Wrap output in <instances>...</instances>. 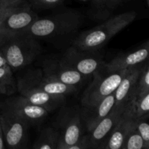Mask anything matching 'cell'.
<instances>
[{
	"label": "cell",
	"mask_w": 149,
	"mask_h": 149,
	"mask_svg": "<svg viewBox=\"0 0 149 149\" xmlns=\"http://www.w3.org/2000/svg\"><path fill=\"white\" fill-rule=\"evenodd\" d=\"M114 103V93H113L93 106H81L80 108L81 116L86 132L92 130L111 111Z\"/></svg>",
	"instance_id": "obj_14"
},
{
	"label": "cell",
	"mask_w": 149,
	"mask_h": 149,
	"mask_svg": "<svg viewBox=\"0 0 149 149\" xmlns=\"http://www.w3.org/2000/svg\"><path fill=\"white\" fill-rule=\"evenodd\" d=\"M59 140V130L55 127H47L42 130L32 148L34 149H57Z\"/></svg>",
	"instance_id": "obj_19"
},
{
	"label": "cell",
	"mask_w": 149,
	"mask_h": 149,
	"mask_svg": "<svg viewBox=\"0 0 149 149\" xmlns=\"http://www.w3.org/2000/svg\"><path fill=\"white\" fill-rule=\"evenodd\" d=\"M25 77L32 84L49 94L66 97L77 91V88L75 86L65 84L55 79L47 77L42 74V70H36L29 72Z\"/></svg>",
	"instance_id": "obj_15"
},
{
	"label": "cell",
	"mask_w": 149,
	"mask_h": 149,
	"mask_svg": "<svg viewBox=\"0 0 149 149\" xmlns=\"http://www.w3.org/2000/svg\"><path fill=\"white\" fill-rule=\"evenodd\" d=\"M41 52L37 39L26 32L15 36L0 47V52L13 71L31 63Z\"/></svg>",
	"instance_id": "obj_3"
},
{
	"label": "cell",
	"mask_w": 149,
	"mask_h": 149,
	"mask_svg": "<svg viewBox=\"0 0 149 149\" xmlns=\"http://www.w3.org/2000/svg\"><path fill=\"white\" fill-rule=\"evenodd\" d=\"M149 93L141 97H134L125 105L122 115L133 120L148 115Z\"/></svg>",
	"instance_id": "obj_18"
},
{
	"label": "cell",
	"mask_w": 149,
	"mask_h": 149,
	"mask_svg": "<svg viewBox=\"0 0 149 149\" xmlns=\"http://www.w3.org/2000/svg\"><path fill=\"white\" fill-rule=\"evenodd\" d=\"M126 70L111 73L103 70L93 74V81L82 95L81 106H93L114 93Z\"/></svg>",
	"instance_id": "obj_6"
},
{
	"label": "cell",
	"mask_w": 149,
	"mask_h": 149,
	"mask_svg": "<svg viewBox=\"0 0 149 149\" xmlns=\"http://www.w3.org/2000/svg\"><path fill=\"white\" fill-rule=\"evenodd\" d=\"M55 127L60 131L57 149H69L85 132L80 108H61L55 119Z\"/></svg>",
	"instance_id": "obj_4"
},
{
	"label": "cell",
	"mask_w": 149,
	"mask_h": 149,
	"mask_svg": "<svg viewBox=\"0 0 149 149\" xmlns=\"http://www.w3.org/2000/svg\"><path fill=\"white\" fill-rule=\"evenodd\" d=\"M6 148L5 141H4V136L3 133L2 128L0 124V149H4Z\"/></svg>",
	"instance_id": "obj_28"
},
{
	"label": "cell",
	"mask_w": 149,
	"mask_h": 149,
	"mask_svg": "<svg viewBox=\"0 0 149 149\" xmlns=\"http://www.w3.org/2000/svg\"><path fill=\"white\" fill-rule=\"evenodd\" d=\"M17 1V0H0V6L3 5L4 4H7V3L12 2V1Z\"/></svg>",
	"instance_id": "obj_31"
},
{
	"label": "cell",
	"mask_w": 149,
	"mask_h": 149,
	"mask_svg": "<svg viewBox=\"0 0 149 149\" xmlns=\"http://www.w3.org/2000/svg\"><path fill=\"white\" fill-rule=\"evenodd\" d=\"M133 127V119L122 115L112 130L103 149H121L127 135Z\"/></svg>",
	"instance_id": "obj_17"
},
{
	"label": "cell",
	"mask_w": 149,
	"mask_h": 149,
	"mask_svg": "<svg viewBox=\"0 0 149 149\" xmlns=\"http://www.w3.org/2000/svg\"><path fill=\"white\" fill-rule=\"evenodd\" d=\"M136 16V13L132 11L116 15L79 35L72 46L82 50L99 51L112 37L132 23Z\"/></svg>",
	"instance_id": "obj_1"
},
{
	"label": "cell",
	"mask_w": 149,
	"mask_h": 149,
	"mask_svg": "<svg viewBox=\"0 0 149 149\" xmlns=\"http://www.w3.org/2000/svg\"><path fill=\"white\" fill-rule=\"evenodd\" d=\"M27 4L26 0H17L0 6V23L10 13L19 10Z\"/></svg>",
	"instance_id": "obj_24"
},
{
	"label": "cell",
	"mask_w": 149,
	"mask_h": 149,
	"mask_svg": "<svg viewBox=\"0 0 149 149\" xmlns=\"http://www.w3.org/2000/svg\"><path fill=\"white\" fill-rule=\"evenodd\" d=\"M0 106L23 118L31 127L40 125L49 114L47 110L33 104L21 95L9 96L6 100L0 103Z\"/></svg>",
	"instance_id": "obj_9"
},
{
	"label": "cell",
	"mask_w": 149,
	"mask_h": 149,
	"mask_svg": "<svg viewBox=\"0 0 149 149\" xmlns=\"http://www.w3.org/2000/svg\"><path fill=\"white\" fill-rule=\"evenodd\" d=\"M4 64H6V61L5 60H4V57L2 56V55H1V52H0V67L4 65Z\"/></svg>",
	"instance_id": "obj_29"
},
{
	"label": "cell",
	"mask_w": 149,
	"mask_h": 149,
	"mask_svg": "<svg viewBox=\"0 0 149 149\" xmlns=\"http://www.w3.org/2000/svg\"><path fill=\"white\" fill-rule=\"evenodd\" d=\"M80 1H84V2H88V1H93V2H94L95 3V4L96 6H97V7H102L100 5V4H98V3L97 2V1H96V0H80Z\"/></svg>",
	"instance_id": "obj_30"
},
{
	"label": "cell",
	"mask_w": 149,
	"mask_h": 149,
	"mask_svg": "<svg viewBox=\"0 0 149 149\" xmlns=\"http://www.w3.org/2000/svg\"><path fill=\"white\" fill-rule=\"evenodd\" d=\"M103 8L113 10L122 3V0H96Z\"/></svg>",
	"instance_id": "obj_27"
},
{
	"label": "cell",
	"mask_w": 149,
	"mask_h": 149,
	"mask_svg": "<svg viewBox=\"0 0 149 149\" xmlns=\"http://www.w3.org/2000/svg\"><path fill=\"white\" fill-rule=\"evenodd\" d=\"M39 15L29 4L7 15L0 23V47L15 36L24 33Z\"/></svg>",
	"instance_id": "obj_8"
},
{
	"label": "cell",
	"mask_w": 149,
	"mask_h": 149,
	"mask_svg": "<svg viewBox=\"0 0 149 149\" xmlns=\"http://www.w3.org/2000/svg\"><path fill=\"white\" fill-rule=\"evenodd\" d=\"M17 89L20 95L31 103L44 108L49 113L63 106L65 102V96L46 93L32 84L25 77L17 81Z\"/></svg>",
	"instance_id": "obj_10"
},
{
	"label": "cell",
	"mask_w": 149,
	"mask_h": 149,
	"mask_svg": "<svg viewBox=\"0 0 149 149\" xmlns=\"http://www.w3.org/2000/svg\"><path fill=\"white\" fill-rule=\"evenodd\" d=\"M17 90L13 71L7 63L0 67V95H13Z\"/></svg>",
	"instance_id": "obj_20"
},
{
	"label": "cell",
	"mask_w": 149,
	"mask_h": 149,
	"mask_svg": "<svg viewBox=\"0 0 149 149\" xmlns=\"http://www.w3.org/2000/svg\"><path fill=\"white\" fill-rule=\"evenodd\" d=\"M61 62L89 77L103 71L104 61L99 51H87L71 46L65 51Z\"/></svg>",
	"instance_id": "obj_7"
},
{
	"label": "cell",
	"mask_w": 149,
	"mask_h": 149,
	"mask_svg": "<svg viewBox=\"0 0 149 149\" xmlns=\"http://www.w3.org/2000/svg\"><path fill=\"white\" fill-rule=\"evenodd\" d=\"M69 149H90V142L87 133L84 134Z\"/></svg>",
	"instance_id": "obj_26"
},
{
	"label": "cell",
	"mask_w": 149,
	"mask_h": 149,
	"mask_svg": "<svg viewBox=\"0 0 149 149\" xmlns=\"http://www.w3.org/2000/svg\"><path fill=\"white\" fill-rule=\"evenodd\" d=\"M121 149H146L143 140L135 128V125L127 135Z\"/></svg>",
	"instance_id": "obj_21"
},
{
	"label": "cell",
	"mask_w": 149,
	"mask_h": 149,
	"mask_svg": "<svg viewBox=\"0 0 149 149\" xmlns=\"http://www.w3.org/2000/svg\"><path fill=\"white\" fill-rule=\"evenodd\" d=\"M146 2H147V4H149V0H146Z\"/></svg>",
	"instance_id": "obj_32"
},
{
	"label": "cell",
	"mask_w": 149,
	"mask_h": 149,
	"mask_svg": "<svg viewBox=\"0 0 149 149\" xmlns=\"http://www.w3.org/2000/svg\"><path fill=\"white\" fill-rule=\"evenodd\" d=\"M125 106H113L111 111L93 128L88 135L90 149H103L115 125L122 115Z\"/></svg>",
	"instance_id": "obj_11"
},
{
	"label": "cell",
	"mask_w": 149,
	"mask_h": 149,
	"mask_svg": "<svg viewBox=\"0 0 149 149\" xmlns=\"http://www.w3.org/2000/svg\"><path fill=\"white\" fill-rule=\"evenodd\" d=\"M0 124L7 148H29V128L31 125L25 119L0 106Z\"/></svg>",
	"instance_id": "obj_5"
},
{
	"label": "cell",
	"mask_w": 149,
	"mask_h": 149,
	"mask_svg": "<svg viewBox=\"0 0 149 149\" xmlns=\"http://www.w3.org/2000/svg\"><path fill=\"white\" fill-rule=\"evenodd\" d=\"M148 42L147 41L141 47L132 52L121 54L111 60L109 62H105L103 70L106 72L111 73L128 69L144 64L148 61Z\"/></svg>",
	"instance_id": "obj_13"
},
{
	"label": "cell",
	"mask_w": 149,
	"mask_h": 149,
	"mask_svg": "<svg viewBox=\"0 0 149 149\" xmlns=\"http://www.w3.org/2000/svg\"><path fill=\"white\" fill-rule=\"evenodd\" d=\"M42 72L45 75L55 79L61 82L75 87L81 85L87 78L76 70L63 63L61 61L55 60H47L44 62Z\"/></svg>",
	"instance_id": "obj_12"
},
{
	"label": "cell",
	"mask_w": 149,
	"mask_h": 149,
	"mask_svg": "<svg viewBox=\"0 0 149 149\" xmlns=\"http://www.w3.org/2000/svg\"><path fill=\"white\" fill-rule=\"evenodd\" d=\"M148 121V115H146L134 120L135 128L142 137L146 149H149V125Z\"/></svg>",
	"instance_id": "obj_23"
},
{
	"label": "cell",
	"mask_w": 149,
	"mask_h": 149,
	"mask_svg": "<svg viewBox=\"0 0 149 149\" xmlns=\"http://www.w3.org/2000/svg\"><path fill=\"white\" fill-rule=\"evenodd\" d=\"M149 93V67L148 61L143 65L137 81L134 97H141Z\"/></svg>",
	"instance_id": "obj_22"
},
{
	"label": "cell",
	"mask_w": 149,
	"mask_h": 149,
	"mask_svg": "<svg viewBox=\"0 0 149 149\" xmlns=\"http://www.w3.org/2000/svg\"><path fill=\"white\" fill-rule=\"evenodd\" d=\"M143 65L126 70L123 78L114 91V106H125L135 95L137 81L141 74Z\"/></svg>",
	"instance_id": "obj_16"
},
{
	"label": "cell",
	"mask_w": 149,
	"mask_h": 149,
	"mask_svg": "<svg viewBox=\"0 0 149 149\" xmlns=\"http://www.w3.org/2000/svg\"><path fill=\"white\" fill-rule=\"evenodd\" d=\"M82 23L79 12L66 10L35 20L25 32L42 39L63 36L77 31Z\"/></svg>",
	"instance_id": "obj_2"
},
{
	"label": "cell",
	"mask_w": 149,
	"mask_h": 149,
	"mask_svg": "<svg viewBox=\"0 0 149 149\" xmlns=\"http://www.w3.org/2000/svg\"><path fill=\"white\" fill-rule=\"evenodd\" d=\"M30 7L38 10H47L61 5L64 0H28Z\"/></svg>",
	"instance_id": "obj_25"
}]
</instances>
